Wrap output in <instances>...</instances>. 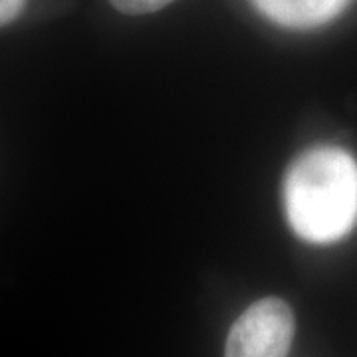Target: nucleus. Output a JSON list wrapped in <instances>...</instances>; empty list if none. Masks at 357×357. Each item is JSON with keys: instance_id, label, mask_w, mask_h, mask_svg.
<instances>
[{"instance_id": "obj_2", "label": "nucleus", "mask_w": 357, "mask_h": 357, "mask_svg": "<svg viewBox=\"0 0 357 357\" xmlns=\"http://www.w3.org/2000/svg\"><path fill=\"white\" fill-rule=\"evenodd\" d=\"M294 328L292 307L284 300H258L230 328L225 357H288Z\"/></svg>"}, {"instance_id": "obj_1", "label": "nucleus", "mask_w": 357, "mask_h": 357, "mask_svg": "<svg viewBox=\"0 0 357 357\" xmlns=\"http://www.w3.org/2000/svg\"><path fill=\"white\" fill-rule=\"evenodd\" d=\"M286 217L307 243L344 238L357 222V163L344 149L318 147L304 153L284 183Z\"/></svg>"}, {"instance_id": "obj_3", "label": "nucleus", "mask_w": 357, "mask_h": 357, "mask_svg": "<svg viewBox=\"0 0 357 357\" xmlns=\"http://www.w3.org/2000/svg\"><path fill=\"white\" fill-rule=\"evenodd\" d=\"M252 2L268 20L296 30L326 24L349 4V0H252Z\"/></svg>"}, {"instance_id": "obj_5", "label": "nucleus", "mask_w": 357, "mask_h": 357, "mask_svg": "<svg viewBox=\"0 0 357 357\" xmlns=\"http://www.w3.org/2000/svg\"><path fill=\"white\" fill-rule=\"evenodd\" d=\"M26 0H0V26L13 22L22 13Z\"/></svg>"}, {"instance_id": "obj_4", "label": "nucleus", "mask_w": 357, "mask_h": 357, "mask_svg": "<svg viewBox=\"0 0 357 357\" xmlns=\"http://www.w3.org/2000/svg\"><path fill=\"white\" fill-rule=\"evenodd\" d=\"M119 13L123 14H149L171 4L173 0H109Z\"/></svg>"}]
</instances>
